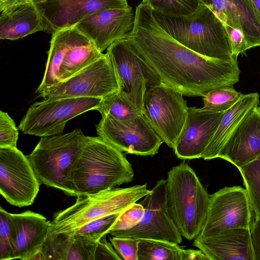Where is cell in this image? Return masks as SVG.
<instances>
[{"instance_id":"cell-1","label":"cell","mask_w":260,"mask_h":260,"mask_svg":"<svg viewBox=\"0 0 260 260\" xmlns=\"http://www.w3.org/2000/svg\"><path fill=\"white\" fill-rule=\"evenodd\" d=\"M127 38L161 82L183 95L202 96L239 81L237 60L208 58L182 45L158 24L143 2L136 7L135 25Z\"/></svg>"},{"instance_id":"cell-2","label":"cell","mask_w":260,"mask_h":260,"mask_svg":"<svg viewBox=\"0 0 260 260\" xmlns=\"http://www.w3.org/2000/svg\"><path fill=\"white\" fill-rule=\"evenodd\" d=\"M134 177L132 166L122 152L99 136H87L68 181L77 197L129 183Z\"/></svg>"},{"instance_id":"cell-3","label":"cell","mask_w":260,"mask_h":260,"mask_svg":"<svg viewBox=\"0 0 260 260\" xmlns=\"http://www.w3.org/2000/svg\"><path fill=\"white\" fill-rule=\"evenodd\" d=\"M158 24L186 47L207 57L233 59L230 39L223 22L208 7L202 5L187 16L167 15L152 10Z\"/></svg>"},{"instance_id":"cell-4","label":"cell","mask_w":260,"mask_h":260,"mask_svg":"<svg viewBox=\"0 0 260 260\" xmlns=\"http://www.w3.org/2000/svg\"><path fill=\"white\" fill-rule=\"evenodd\" d=\"M209 202L207 191L194 171L185 161L168 172L167 208L182 237L192 240L201 234Z\"/></svg>"},{"instance_id":"cell-5","label":"cell","mask_w":260,"mask_h":260,"mask_svg":"<svg viewBox=\"0 0 260 260\" xmlns=\"http://www.w3.org/2000/svg\"><path fill=\"white\" fill-rule=\"evenodd\" d=\"M151 192L146 183L78 195L74 204L53 214L49 233L71 235L91 221L122 212Z\"/></svg>"},{"instance_id":"cell-6","label":"cell","mask_w":260,"mask_h":260,"mask_svg":"<svg viewBox=\"0 0 260 260\" xmlns=\"http://www.w3.org/2000/svg\"><path fill=\"white\" fill-rule=\"evenodd\" d=\"M86 139L79 128L65 134L41 137L27 155L40 183L75 197L68 178Z\"/></svg>"},{"instance_id":"cell-7","label":"cell","mask_w":260,"mask_h":260,"mask_svg":"<svg viewBox=\"0 0 260 260\" xmlns=\"http://www.w3.org/2000/svg\"><path fill=\"white\" fill-rule=\"evenodd\" d=\"M105 54L75 26L52 32L42 87L66 80Z\"/></svg>"},{"instance_id":"cell-8","label":"cell","mask_w":260,"mask_h":260,"mask_svg":"<svg viewBox=\"0 0 260 260\" xmlns=\"http://www.w3.org/2000/svg\"><path fill=\"white\" fill-rule=\"evenodd\" d=\"M101 99L82 97L36 102L21 119L18 128L24 134L41 137L62 134L68 121L96 110Z\"/></svg>"},{"instance_id":"cell-9","label":"cell","mask_w":260,"mask_h":260,"mask_svg":"<svg viewBox=\"0 0 260 260\" xmlns=\"http://www.w3.org/2000/svg\"><path fill=\"white\" fill-rule=\"evenodd\" d=\"M183 94L161 83L147 88L143 114L164 142L173 149L185 123L188 107Z\"/></svg>"},{"instance_id":"cell-10","label":"cell","mask_w":260,"mask_h":260,"mask_svg":"<svg viewBox=\"0 0 260 260\" xmlns=\"http://www.w3.org/2000/svg\"><path fill=\"white\" fill-rule=\"evenodd\" d=\"M106 54L115 70L119 90L142 111L147 87L160 84V78L128 38L113 43L107 49Z\"/></svg>"},{"instance_id":"cell-11","label":"cell","mask_w":260,"mask_h":260,"mask_svg":"<svg viewBox=\"0 0 260 260\" xmlns=\"http://www.w3.org/2000/svg\"><path fill=\"white\" fill-rule=\"evenodd\" d=\"M119 90L115 70L105 53L66 80L36 90V92L44 100L82 97L102 99Z\"/></svg>"},{"instance_id":"cell-12","label":"cell","mask_w":260,"mask_h":260,"mask_svg":"<svg viewBox=\"0 0 260 260\" xmlns=\"http://www.w3.org/2000/svg\"><path fill=\"white\" fill-rule=\"evenodd\" d=\"M209 198L207 217L200 235L213 236L234 228L251 230L255 215L246 188L225 187Z\"/></svg>"},{"instance_id":"cell-13","label":"cell","mask_w":260,"mask_h":260,"mask_svg":"<svg viewBox=\"0 0 260 260\" xmlns=\"http://www.w3.org/2000/svg\"><path fill=\"white\" fill-rule=\"evenodd\" d=\"M96 131L100 137L120 151L137 155L153 156L164 142L143 114L124 120L103 116Z\"/></svg>"},{"instance_id":"cell-14","label":"cell","mask_w":260,"mask_h":260,"mask_svg":"<svg viewBox=\"0 0 260 260\" xmlns=\"http://www.w3.org/2000/svg\"><path fill=\"white\" fill-rule=\"evenodd\" d=\"M41 184L27 156L17 147H0V193L10 204L31 205Z\"/></svg>"},{"instance_id":"cell-15","label":"cell","mask_w":260,"mask_h":260,"mask_svg":"<svg viewBox=\"0 0 260 260\" xmlns=\"http://www.w3.org/2000/svg\"><path fill=\"white\" fill-rule=\"evenodd\" d=\"M139 203L145 209L140 222L129 229L111 233V235L165 240L178 244L182 242V236L168 210L166 180L157 181L151 192Z\"/></svg>"},{"instance_id":"cell-16","label":"cell","mask_w":260,"mask_h":260,"mask_svg":"<svg viewBox=\"0 0 260 260\" xmlns=\"http://www.w3.org/2000/svg\"><path fill=\"white\" fill-rule=\"evenodd\" d=\"M42 15L45 31L74 26L84 18L103 10L128 6L126 0H31Z\"/></svg>"},{"instance_id":"cell-17","label":"cell","mask_w":260,"mask_h":260,"mask_svg":"<svg viewBox=\"0 0 260 260\" xmlns=\"http://www.w3.org/2000/svg\"><path fill=\"white\" fill-rule=\"evenodd\" d=\"M135 13L129 5L96 12L74 26L87 36L101 52L114 42L126 38L133 30Z\"/></svg>"},{"instance_id":"cell-18","label":"cell","mask_w":260,"mask_h":260,"mask_svg":"<svg viewBox=\"0 0 260 260\" xmlns=\"http://www.w3.org/2000/svg\"><path fill=\"white\" fill-rule=\"evenodd\" d=\"M224 112L188 107L185 123L173 149L176 156L182 159L202 158Z\"/></svg>"},{"instance_id":"cell-19","label":"cell","mask_w":260,"mask_h":260,"mask_svg":"<svg viewBox=\"0 0 260 260\" xmlns=\"http://www.w3.org/2000/svg\"><path fill=\"white\" fill-rule=\"evenodd\" d=\"M260 155V106H255L243 118L228 137L217 158L238 169Z\"/></svg>"},{"instance_id":"cell-20","label":"cell","mask_w":260,"mask_h":260,"mask_svg":"<svg viewBox=\"0 0 260 260\" xmlns=\"http://www.w3.org/2000/svg\"><path fill=\"white\" fill-rule=\"evenodd\" d=\"M9 215L13 242L12 259L32 260L49 233L51 221L29 210Z\"/></svg>"},{"instance_id":"cell-21","label":"cell","mask_w":260,"mask_h":260,"mask_svg":"<svg viewBox=\"0 0 260 260\" xmlns=\"http://www.w3.org/2000/svg\"><path fill=\"white\" fill-rule=\"evenodd\" d=\"M223 22L242 31L248 48L260 46V13L252 0H200Z\"/></svg>"},{"instance_id":"cell-22","label":"cell","mask_w":260,"mask_h":260,"mask_svg":"<svg viewBox=\"0 0 260 260\" xmlns=\"http://www.w3.org/2000/svg\"><path fill=\"white\" fill-rule=\"evenodd\" d=\"M193 245L209 260H254L250 230L248 229H228L211 237L199 235Z\"/></svg>"},{"instance_id":"cell-23","label":"cell","mask_w":260,"mask_h":260,"mask_svg":"<svg viewBox=\"0 0 260 260\" xmlns=\"http://www.w3.org/2000/svg\"><path fill=\"white\" fill-rule=\"evenodd\" d=\"M98 242L64 233H49L32 260H94Z\"/></svg>"},{"instance_id":"cell-24","label":"cell","mask_w":260,"mask_h":260,"mask_svg":"<svg viewBox=\"0 0 260 260\" xmlns=\"http://www.w3.org/2000/svg\"><path fill=\"white\" fill-rule=\"evenodd\" d=\"M45 29L43 18L32 1L1 12V39L17 40Z\"/></svg>"},{"instance_id":"cell-25","label":"cell","mask_w":260,"mask_h":260,"mask_svg":"<svg viewBox=\"0 0 260 260\" xmlns=\"http://www.w3.org/2000/svg\"><path fill=\"white\" fill-rule=\"evenodd\" d=\"M259 104L257 93L242 94L239 100L225 111L220 122L202 158L210 160L217 158L225 141L246 114Z\"/></svg>"},{"instance_id":"cell-26","label":"cell","mask_w":260,"mask_h":260,"mask_svg":"<svg viewBox=\"0 0 260 260\" xmlns=\"http://www.w3.org/2000/svg\"><path fill=\"white\" fill-rule=\"evenodd\" d=\"M102 116L124 120L143 114L141 110L133 104L121 91L111 93L101 99L96 108Z\"/></svg>"},{"instance_id":"cell-27","label":"cell","mask_w":260,"mask_h":260,"mask_svg":"<svg viewBox=\"0 0 260 260\" xmlns=\"http://www.w3.org/2000/svg\"><path fill=\"white\" fill-rule=\"evenodd\" d=\"M181 248L172 242L139 239L138 260H181Z\"/></svg>"},{"instance_id":"cell-28","label":"cell","mask_w":260,"mask_h":260,"mask_svg":"<svg viewBox=\"0 0 260 260\" xmlns=\"http://www.w3.org/2000/svg\"><path fill=\"white\" fill-rule=\"evenodd\" d=\"M238 169L255 217L260 218V155Z\"/></svg>"},{"instance_id":"cell-29","label":"cell","mask_w":260,"mask_h":260,"mask_svg":"<svg viewBox=\"0 0 260 260\" xmlns=\"http://www.w3.org/2000/svg\"><path fill=\"white\" fill-rule=\"evenodd\" d=\"M242 93L233 86L213 88L203 96V107L213 112H224L232 107L241 98Z\"/></svg>"},{"instance_id":"cell-30","label":"cell","mask_w":260,"mask_h":260,"mask_svg":"<svg viewBox=\"0 0 260 260\" xmlns=\"http://www.w3.org/2000/svg\"><path fill=\"white\" fill-rule=\"evenodd\" d=\"M152 10L174 16H187L195 13L202 4L200 0H143Z\"/></svg>"},{"instance_id":"cell-31","label":"cell","mask_w":260,"mask_h":260,"mask_svg":"<svg viewBox=\"0 0 260 260\" xmlns=\"http://www.w3.org/2000/svg\"><path fill=\"white\" fill-rule=\"evenodd\" d=\"M120 213L105 216L91 221L71 235L98 242L103 236L108 234Z\"/></svg>"},{"instance_id":"cell-32","label":"cell","mask_w":260,"mask_h":260,"mask_svg":"<svg viewBox=\"0 0 260 260\" xmlns=\"http://www.w3.org/2000/svg\"><path fill=\"white\" fill-rule=\"evenodd\" d=\"M145 213L143 206L134 203L121 212L108 234L124 231L137 225L142 220Z\"/></svg>"},{"instance_id":"cell-33","label":"cell","mask_w":260,"mask_h":260,"mask_svg":"<svg viewBox=\"0 0 260 260\" xmlns=\"http://www.w3.org/2000/svg\"><path fill=\"white\" fill-rule=\"evenodd\" d=\"M9 215L0 207V260L12 259L13 242Z\"/></svg>"},{"instance_id":"cell-34","label":"cell","mask_w":260,"mask_h":260,"mask_svg":"<svg viewBox=\"0 0 260 260\" xmlns=\"http://www.w3.org/2000/svg\"><path fill=\"white\" fill-rule=\"evenodd\" d=\"M18 130L9 114L0 111V147H17Z\"/></svg>"},{"instance_id":"cell-35","label":"cell","mask_w":260,"mask_h":260,"mask_svg":"<svg viewBox=\"0 0 260 260\" xmlns=\"http://www.w3.org/2000/svg\"><path fill=\"white\" fill-rule=\"evenodd\" d=\"M110 241L122 259L138 260V250L139 239L113 237Z\"/></svg>"},{"instance_id":"cell-36","label":"cell","mask_w":260,"mask_h":260,"mask_svg":"<svg viewBox=\"0 0 260 260\" xmlns=\"http://www.w3.org/2000/svg\"><path fill=\"white\" fill-rule=\"evenodd\" d=\"M224 24L230 41L232 57L233 59L237 60L239 54L249 49L248 45L241 31Z\"/></svg>"},{"instance_id":"cell-37","label":"cell","mask_w":260,"mask_h":260,"mask_svg":"<svg viewBox=\"0 0 260 260\" xmlns=\"http://www.w3.org/2000/svg\"><path fill=\"white\" fill-rule=\"evenodd\" d=\"M106 235L103 236L98 242L96 247L94 260L98 259H114L121 260L114 247L106 240Z\"/></svg>"},{"instance_id":"cell-38","label":"cell","mask_w":260,"mask_h":260,"mask_svg":"<svg viewBox=\"0 0 260 260\" xmlns=\"http://www.w3.org/2000/svg\"><path fill=\"white\" fill-rule=\"evenodd\" d=\"M254 260H260V218L255 217L250 230Z\"/></svg>"},{"instance_id":"cell-39","label":"cell","mask_w":260,"mask_h":260,"mask_svg":"<svg viewBox=\"0 0 260 260\" xmlns=\"http://www.w3.org/2000/svg\"><path fill=\"white\" fill-rule=\"evenodd\" d=\"M181 260H209L208 257L201 250L182 249Z\"/></svg>"},{"instance_id":"cell-40","label":"cell","mask_w":260,"mask_h":260,"mask_svg":"<svg viewBox=\"0 0 260 260\" xmlns=\"http://www.w3.org/2000/svg\"><path fill=\"white\" fill-rule=\"evenodd\" d=\"M31 0H0L1 12L15 6L29 3Z\"/></svg>"},{"instance_id":"cell-41","label":"cell","mask_w":260,"mask_h":260,"mask_svg":"<svg viewBox=\"0 0 260 260\" xmlns=\"http://www.w3.org/2000/svg\"><path fill=\"white\" fill-rule=\"evenodd\" d=\"M256 9L260 13V0H252Z\"/></svg>"}]
</instances>
